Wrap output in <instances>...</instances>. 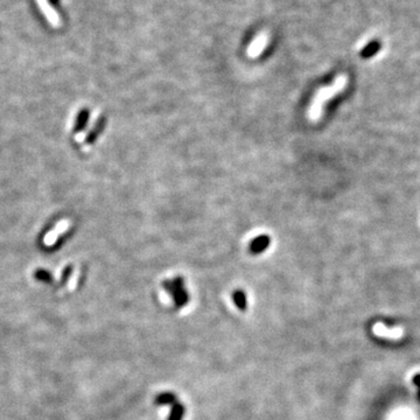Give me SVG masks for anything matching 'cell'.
I'll list each match as a JSON object with an SVG mask.
<instances>
[{"label":"cell","instance_id":"obj_1","mask_svg":"<svg viewBox=\"0 0 420 420\" xmlns=\"http://www.w3.org/2000/svg\"><path fill=\"white\" fill-rule=\"evenodd\" d=\"M371 332L374 333L377 338L386 340H399L403 338L405 334L404 328L400 327V326L389 328L387 326L383 324V322H376V324L372 325Z\"/></svg>","mask_w":420,"mask_h":420},{"label":"cell","instance_id":"obj_2","mask_svg":"<svg viewBox=\"0 0 420 420\" xmlns=\"http://www.w3.org/2000/svg\"><path fill=\"white\" fill-rule=\"evenodd\" d=\"M165 287L173 295L177 307H182L188 302V294L183 288V281L181 278L171 282H165Z\"/></svg>","mask_w":420,"mask_h":420},{"label":"cell","instance_id":"obj_3","mask_svg":"<svg viewBox=\"0 0 420 420\" xmlns=\"http://www.w3.org/2000/svg\"><path fill=\"white\" fill-rule=\"evenodd\" d=\"M381 42L378 41V40H374V41L369 42L367 46L364 47L363 49H362L361 52V57L362 59H370V57L375 56L376 54L379 52V49H381Z\"/></svg>","mask_w":420,"mask_h":420},{"label":"cell","instance_id":"obj_4","mask_svg":"<svg viewBox=\"0 0 420 420\" xmlns=\"http://www.w3.org/2000/svg\"><path fill=\"white\" fill-rule=\"evenodd\" d=\"M38 4L40 5V7L42 9L43 13H45L47 18L49 19L50 23L54 24V25L59 24V20H57V14L54 12V11H52V9H50L49 4L47 3V0H38Z\"/></svg>","mask_w":420,"mask_h":420},{"label":"cell","instance_id":"obj_5","mask_svg":"<svg viewBox=\"0 0 420 420\" xmlns=\"http://www.w3.org/2000/svg\"><path fill=\"white\" fill-rule=\"evenodd\" d=\"M265 43H266V35L265 34L259 35L258 38L255 40V42L252 43L251 47H250V49H249L250 55H257V54L260 53V50L264 48Z\"/></svg>","mask_w":420,"mask_h":420},{"label":"cell","instance_id":"obj_6","mask_svg":"<svg viewBox=\"0 0 420 420\" xmlns=\"http://www.w3.org/2000/svg\"><path fill=\"white\" fill-rule=\"evenodd\" d=\"M176 403V397L171 392L161 393L155 398V404L158 405H172Z\"/></svg>","mask_w":420,"mask_h":420},{"label":"cell","instance_id":"obj_7","mask_svg":"<svg viewBox=\"0 0 420 420\" xmlns=\"http://www.w3.org/2000/svg\"><path fill=\"white\" fill-rule=\"evenodd\" d=\"M234 298V301L236 303V306L240 308L241 310H244L246 308V298H245V294L244 292L242 291H236L234 293L233 295Z\"/></svg>","mask_w":420,"mask_h":420},{"label":"cell","instance_id":"obj_8","mask_svg":"<svg viewBox=\"0 0 420 420\" xmlns=\"http://www.w3.org/2000/svg\"><path fill=\"white\" fill-rule=\"evenodd\" d=\"M184 414V407L182 405L175 403L174 406L172 408L171 415H169L168 420H182V417Z\"/></svg>","mask_w":420,"mask_h":420},{"label":"cell","instance_id":"obj_9","mask_svg":"<svg viewBox=\"0 0 420 420\" xmlns=\"http://www.w3.org/2000/svg\"><path fill=\"white\" fill-rule=\"evenodd\" d=\"M269 245V243H267V241H266V238H264V237H260V238H258V241H256L255 243L252 244V246H251V250L253 252H260V251H263L264 249L266 248V246Z\"/></svg>","mask_w":420,"mask_h":420},{"label":"cell","instance_id":"obj_10","mask_svg":"<svg viewBox=\"0 0 420 420\" xmlns=\"http://www.w3.org/2000/svg\"><path fill=\"white\" fill-rule=\"evenodd\" d=\"M48 2H49L50 5H53V6L59 5V0H48Z\"/></svg>","mask_w":420,"mask_h":420}]
</instances>
